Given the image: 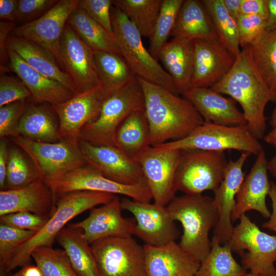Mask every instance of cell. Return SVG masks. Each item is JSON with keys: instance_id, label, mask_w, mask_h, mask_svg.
I'll return each mask as SVG.
<instances>
[{"instance_id": "1", "label": "cell", "mask_w": 276, "mask_h": 276, "mask_svg": "<svg viewBox=\"0 0 276 276\" xmlns=\"http://www.w3.org/2000/svg\"><path fill=\"white\" fill-rule=\"evenodd\" d=\"M136 77L144 94L151 146L182 139L203 124V118L187 99Z\"/></svg>"}, {"instance_id": "2", "label": "cell", "mask_w": 276, "mask_h": 276, "mask_svg": "<svg viewBox=\"0 0 276 276\" xmlns=\"http://www.w3.org/2000/svg\"><path fill=\"white\" fill-rule=\"evenodd\" d=\"M211 88L228 95L241 106L247 126L258 140L266 129L265 109L273 101L272 96L257 69L248 48H243L226 76Z\"/></svg>"}, {"instance_id": "3", "label": "cell", "mask_w": 276, "mask_h": 276, "mask_svg": "<svg viewBox=\"0 0 276 276\" xmlns=\"http://www.w3.org/2000/svg\"><path fill=\"white\" fill-rule=\"evenodd\" d=\"M58 196L54 210L45 224L0 266L1 276H6L15 268L29 265L32 251L40 246L52 245L58 234L68 221L88 210L110 201L116 195L105 192L78 191Z\"/></svg>"}, {"instance_id": "4", "label": "cell", "mask_w": 276, "mask_h": 276, "mask_svg": "<svg viewBox=\"0 0 276 276\" xmlns=\"http://www.w3.org/2000/svg\"><path fill=\"white\" fill-rule=\"evenodd\" d=\"M167 207L172 219L182 227L179 245L201 262L210 252L209 233L218 221L213 198L202 194H185L175 196Z\"/></svg>"}, {"instance_id": "5", "label": "cell", "mask_w": 276, "mask_h": 276, "mask_svg": "<svg viewBox=\"0 0 276 276\" xmlns=\"http://www.w3.org/2000/svg\"><path fill=\"white\" fill-rule=\"evenodd\" d=\"M144 109L143 90L135 77L107 96L99 116L83 127L78 138L92 145L116 147L115 136L119 126L133 112Z\"/></svg>"}, {"instance_id": "6", "label": "cell", "mask_w": 276, "mask_h": 276, "mask_svg": "<svg viewBox=\"0 0 276 276\" xmlns=\"http://www.w3.org/2000/svg\"><path fill=\"white\" fill-rule=\"evenodd\" d=\"M110 13L114 40L134 76L178 95L172 78L145 48L135 26L114 6Z\"/></svg>"}, {"instance_id": "7", "label": "cell", "mask_w": 276, "mask_h": 276, "mask_svg": "<svg viewBox=\"0 0 276 276\" xmlns=\"http://www.w3.org/2000/svg\"><path fill=\"white\" fill-rule=\"evenodd\" d=\"M155 146L181 151L236 150L256 155L263 150L246 124L225 126L204 122L182 139Z\"/></svg>"}, {"instance_id": "8", "label": "cell", "mask_w": 276, "mask_h": 276, "mask_svg": "<svg viewBox=\"0 0 276 276\" xmlns=\"http://www.w3.org/2000/svg\"><path fill=\"white\" fill-rule=\"evenodd\" d=\"M228 162L224 151L182 150L175 189L187 194L214 192L223 179Z\"/></svg>"}, {"instance_id": "9", "label": "cell", "mask_w": 276, "mask_h": 276, "mask_svg": "<svg viewBox=\"0 0 276 276\" xmlns=\"http://www.w3.org/2000/svg\"><path fill=\"white\" fill-rule=\"evenodd\" d=\"M228 243L232 251L241 257L246 270L261 276H276V235L263 232L244 214Z\"/></svg>"}, {"instance_id": "10", "label": "cell", "mask_w": 276, "mask_h": 276, "mask_svg": "<svg viewBox=\"0 0 276 276\" xmlns=\"http://www.w3.org/2000/svg\"><path fill=\"white\" fill-rule=\"evenodd\" d=\"M11 139L28 155L43 180L60 176L86 164L78 137L55 143L35 142L20 135Z\"/></svg>"}, {"instance_id": "11", "label": "cell", "mask_w": 276, "mask_h": 276, "mask_svg": "<svg viewBox=\"0 0 276 276\" xmlns=\"http://www.w3.org/2000/svg\"><path fill=\"white\" fill-rule=\"evenodd\" d=\"M132 236H111L90 244L101 276H147L144 246Z\"/></svg>"}, {"instance_id": "12", "label": "cell", "mask_w": 276, "mask_h": 276, "mask_svg": "<svg viewBox=\"0 0 276 276\" xmlns=\"http://www.w3.org/2000/svg\"><path fill=\"white\" fill-rule=\"evenodd\" d=\"M55 196L78 191L122 195L140 202H150L152 196L146 181L125 185L112 181L85 164L60 176L43 180Z\"/></svg>"}, {"instance_id": "13", "label": "cell", "mask_w": 276, "mask_h": 276, "mask_svg": "<svg viewBox=\"0 0 276 276\" xmlns=\"http://www.w3.org/2000/svg\"><path fill=\"white\" fill-rule=\"evenodd\" d=\"M181 151L150 146L136 158L154 203L167 206L175 197L174 182Z\"/></svg>"}, {"instance_id": "14", "label": "cell", "mask_w": 276, "mask_h": 276, "mask_svg": "<svg viewBox=\"0 0 276 276\" xmlns=\"http://www.w3.org/2000/svg\"><path fill=\"white\" fill-rule=\"evenodd\" d=\"M61 69L72 80L78 93L102 85L90 49L67 23L60 42Z\"/></svg>"}, {"instance_id": "15", "label": "cell", "mask_w": 276, "mask_h": 276, "mask_svg": "<svg viewBox=\"0 0 276 276\" xmlns=\"http://www.w3.org/2000/svg\"><path fill=\"white\" fill-rule=\"evenodd\" d=\"M122 210L131 213L134 217V235L145 244L159 246L175 241L179 232L167 206L155 203L143 202L124 198L121 200Z\"/></svg>"}, {"instance_id": "16", "label": "cell", "mask_w": 276, "mask_h": 276, "mask_svg": "<svg viewBox=\"0 0 276 276\" xmlns=\"http://www.w3.org/2000/svg\"><path fill=\"white\" fill-rule=\"evenodd\" d=\"M79 0H60L38 19L15 27L10 35L40 45L50 52L61 68L60 42L68 19Z\"/></svg>"}, {"instance_id": "17", "label": "cell", "mask_w": 276, "mask_h": 276, "mask_svg": "<svg viewBox=\"0 0 276 276\" xmlns=\"http://www.w3.org/2000/svg\"><path fill=\"white\" fill-rule=\"evenodd\" d=\"M79 142L86 164L108 179L125 185L146 181L139 163L117 147L92 145L79 139Z\"/></svg>"}, {"instance_id": "18", "label": "cell", "mask_w": 276, "mask_h": 276, "mask_svg": "<svg viewBox=\"0 0 276 276\" xmlns=\"http://www.w3.org/2000/svg\"><path fill=\"white\" fill-rule=\"evenodd\" d=\"M250 154L243 153L236 160H229L224 172L223 179L214 192L213 203L218 215L212 241L220 244L228 243L234 227L232 215L236 204V196L244 179L243 168Z\"/></svg>"}, {"instance_id": "19", "label": "cell", "mask_w": 276, "mask_h": 276, "mask_svg": "<svg viewBox=\"0 0 276 276\" xmlns=\"http://www.w3.org/2000/svg\"><path fill=\"white\" fill-rule=\"evenodd\" d=\"M193 43V67L190 88H211L229 72L236 57L219 41L195 39Z\"/></svg>"}, {"instance_id": "20", "label": "cell", "mask_w": 276, "mask_h": 276, "mask_svg": "<svg viewBox=\"0 0 276 276\" xmlns=\"http://www.w3.org/2000/svg\"><path fill=\"white\" fill-rule=\"evenodd\" d=\"M108 95L101 85L75 94L64 102L51 105L58 118L61 139L78 137L83 127L99 116Z\"/></svg>"}, {"instance_id": "21", "label": "cell", "mask_w": 276, "mask_h": 276, "mask_svg": "<svg viewBox=\"0 0 276 276\" xmlns=\"http://www.w3.org/2000/svg\"><path fill=\"white\" fill-rule=\"evenodd\" d=\"M268 162L263 150L257 155L236 196L232 222L240 219L247 211L250 210L258 212L265 218L270 217L271 212L266 204V197L271 188L268 177Z\"/></svg>"}, {"instance_id": "22", "label": "cell", "mask_w": 276, "mask_h": 276, "mask_svg": "<svg viewBox=\"0 0 276 276\" xmlns=\"http://www.w3.org/2000/svg\"><path fill=\"white\" fill-rule=\"evenodd\" d=\"M122 210L121 200L116 196L110 201L91 209L82 221L72 224L81 229L89 244L109 237L134 235L135 224L123 217Z\"/></svg>"}, {"instance_id": "23", "label": "cell", "mask_w": 276, "mask_h": 276, "mask_svg": "<svg viewBox=\"0 0 276 276\" xmlns=\"http://www.w3.org/2000/svg\"><path fill=\"white\" fill-rule=\"evenodd\" d=\"M147 276H194L201 262L175 241L164 245H143Z\"/></svg>"}, {"instance_id": "24", "label": "cell", "mask_w": 276, "mask_h": 276, "mask_svg": "<svg viewBox=\"0 0 276 276\" xmlns=\"http://www.w3.org/2000/svg\"><path fill=\"white\" fill-rule=\"evenodd\" d=\"M55 196L39 178L25 187L0 191V216L30 212L50 217L55 206Z\"/></svg>"}, {"instance_id": "25", "label": "cell", "mask_w": 276, "mask_h": 276, "mask_svg": "<svg viewBox=\"0 0 276 276\" xmlns=\"http://www.w3.org/2000/svg\"><path fill=\"white\" fill-rule=\"evenodd\" d=\"M7 51L9 68L23 82L35 101L54 105L66 101L75 95L60 82L33 68L9 47Z\"/></svg>"}, {"instance_id": "26", "label": "cell", "mask_w": 276, "mask_h": 276, "mask_svg": "<svg viewBox=\"0 0 276 276\" xmlns=\"http://www.w3.org/2000/svg\"><path fill=\"white\" fill-rule=\"evenodd\" d=\"M195 107L204 123L225 126L246 124L235 100L222 96L209 87H192L182 94ZM247 125V124H246Z\"/></svg>"}, {"instance_id": "27", "label": "cell", "mask_w": 276, "mask_h": 276, "mask_svg": "<svg viewBox=\"0 0 276 276\" xmlns=\"http://www.w3.org/2000/svg\"><path fill=\"white\" fill-rule=\"evenodd\" d=\"M7 44L33 68L60 82L74 94H78L71 78L60 68L54 56L44 48L34 42L11 35Z\"/></svg>"}, {"instance_id": "28", "label": "cell", "mask_w": 276, "mask_h": 276, "mask_svg": "<svg viewBox=\"0 0 276 276\" xmlns=\"http://www.w3.org/2000/svg\"><path fill=\"white\" fill-rule=\"evenodd\" d=\"M170 36L191 40L219 41L207 10L198 0H184Z\"/></svg>"}, {"instance_id": "29", "label": "cell", "mask_w": 276, "mask_h": 276, "mask_svg": "<svg viewBox=\"0 0 276 276\" xmlns=\"http://www.w3.org/2000/svg\"><path fill=\"white\" fill-rule=\"evenodd\" d=\"M193 58V40L180 37H173L159 53L158 59L172 78L179 94L190 88Z\"/></svg>"}, {"instance_id": "30", "label": "cell", "mask_w": 276, "mask_h": 276, "mask_svg": "<svg viewBox=\"0 0 276 276\" xmlns=\"http://www.w3.org/2000/svg\"><path fill=\"white\" fill-rule=\"evenodd\" d=\"M59 120L51 105H26L19 124V135L38 142L55 143L61 139Z\"/></svg>"}, {"instance_id": "31", "label": "cell", "mask_w": 276, "mask_h": 276, "mask_svg": "<svg viewBox=\"0 0 276 276\" xmlns=\"http://www.w3.org/2000/svg\"><path fill=\"white\" fill-rule=\"evenodd\" d=\"M56 240L79 276H101L90 244L84 238L81 229L71 224L60 231Z\"/></svg>"}, {"instance_id": "32", "label": "cell", "mask_w": 276, "mask_h": 276, "mask_svg": "<svg viewBox=\"0 0 276 276\" xmlns=\"http://www.w3.org/2000/svg\"><path fill=\"white\" fill-rule=\"evenodd\" d=\"M115 140L116 147L135 160L151 146L145 109L133 112L123 121L116 131Z\"/></svg>"}, {"instance_id": "33", "label": "cell", "mask_w": 276, "mask_h": 276, "mask_svg": "<svg viewBox=\"0 0 276 276\" xmlns=\"http://www.w3.org/2000/svg\"><path fill=\"white\" fill-rule=\"evenodd\" d=\"M67 24L94 51L108 52L121 55L114 38L84 10L77 7L71 14Z\"/></svg>"}, {"instance_id": "34", "label": "cell", "mask_w": 276, "mask_h": 276, "mask_svg": "<svg viewBox=\"0 0 276 276\" xmlns=\"http://www.w3.org/2000/svg\"><path fill=\"white\" fill-rule=\"evenodd\" d=\"M94 55L99 77L107 94L123 87L135 77L121 55L94 51Z\"/></svg>"}, {"instance_id": "35", "label": "cell", "mask_w": 276, "mask_h": 276, "mask_svg": "<svg viewBox=\"0 0 276 276\" xmlns=\"http://www.w3.org/2000/svg\"><path fill=\"white\" fill-rule=\"evenodd\" d=\"M247 48L273 101L276 100V32L267 30L259 40Z\"/></svg>"}, {"instance_id": "36", "label": "cell", "mask_w": 276, "mask_h": 276, "mask_svg": "<svg viewBox=\"0 0 276 276\" xmlns=\"http://www.w3.org/2000/svg\"><path fill=\"white\" fill-rule=\"evenodd\" d=\"M163 0H112L135 26L142 36H152Z\"/></svg>"}, {"instance_id": "37", "label": "cell", "mask_w": 276, "mask_h": 276, "mask_svg": "<svg viewBox=\"0 0 276 276\" xmlns=\"http://www.w3.org/2000/svg\"><path fill=\"white\" fill-rule=\"evenodd\" d=\"M211 249L201 262L196 276H244L246 270L234 259L229 243L211 241Z\"/></svg>"}, {"instance_id": "38", "label": "cell", "mask_w": 276, "mask_h": 276, "mask_svg": "<svg viewBox=\"0 0 276 276\" xmlns=\"http://www.w3.org/2000/svg\"><path fill=\"white\" fill-rule=\"evenodd\" d=\"M212 20L219 42L236 57L241 51L237 20L225 8L223 0H202Z\"/></svg>"}, {"instance_id": "39", "label": "cell", "mask_w": 276, "mask_h": 276, "mask_svg": "<svg viewBox=\"0 0 276 276\" xmlns=\"http://www.w3.org/2000/svg\"><path fill=\"white\" fill-rule=\"evenodd\" d=\"M39 178L35 166L25 152L15 144L9 146L5 190L25 187Z\"/></svg>"}, {"instance_id": "40", "label": "cell", "mask_w": 276, "mask_h": 276, "mask_svg": "<svg viewBox=\"0 0 276 276\" xmlns=\"http://www.w3.org/2000/svg\"><path fill=\"white\" fill-rule=\"evenodd\" d=\"M31 258L43 276H79L63 249L52 245L40 246L32 251Z\"/></svg>"}, {"instance_id": "41", "label": "cell", "mask_w": 276, "mask_h": 276, "mask_svg": "<svg viewBox=\"0 0 276 276\" xmlns=\"http://www.w3.org/2000/svg\"><path fill=\"white\" fill-rule=\"evenodd\" d=\"M184 0H163L153 34L149 39L148 51L158 60L159 53L167 42Z\"/></svg>"}, {"instance_id": "42", "label": "cell", "mask_w": 276, "mask_h": 276, "mask_svg": "<svg viewBox=\"0 0 276 276\" xmlns=\"http://www.w3.org/2000/svg\"><path fill=\"white\" fill-rule=\"evenodd\" d=\"M37 232L0 224V266L10 258L15 251Z\"/></svg>"}, {"instance_id": "43", "label": "cell", "mask_w": 276, "mask_h": 276, "mask_svg": "<svg viewBox=\"0 0 276 276\" xmlns=\"http://www.w3.org/2000/svg\"><path fill=\"white\" fill-rule=\"evenodd\" d=\"M237 22L239 42L242 49L257 42L267 31L266 20L257 15L241 14Z\"/></svg>"}, {"instance_id": "44", "label": "cell", "mask_w": 276, "mask_h": 276, "mask_svg": "<svg viewBox=\"0 0 276 276\" xmlns=\"http://www.w3.org/2000/svg\"><path fill=\"white\" fill-rule=\"evenodd\" d=\"M25 101H18L0 107V137L19 135V124L26 107Z\"/></svg>"}, {"instance_id": "45", "label": "cell", "mask_w": 276, "mask_h": 276, "mask_svg": "<svg viewBox=\"0 0 276 276\" xmlns=\"http://www.w3.org/2000/svg\"><path fill=\"white\" fill-rule=\"evenodd\" d=\"M31 94L23 82L17 76H0V107L18 101H26Z\"/></svg>"}, {"instance_id": "46", "label": "cell", "mask_w": 276, "mask_h": 276, "mask_svg": "<svg viewBox=\"0 0 276 276\" xmlns=\"http://www.w3.org/2000/svg\"><path fill=\"white\" fill-rule=\"evenodd\" d=\"M112 6L110 0H79L78 8L84 10L114 39L110 13Z\"/></svg>"}, {"instance_id": "47", "label": "cell", "mask_w": 276, "mask_h": 276, "mask_svg": "<svg viewBox=\"0 0 276 276\" xmlns=\"http://www.w3.org/2000/svg\"><path fill=\"white\" fill-rule=\"evenodd\" d=\"M49 218L30 212H18L1 216L0 222L19 229L38 232Z\"/></svg>"}, {"instance_id": "48", "label": "cell", "mask_w": 276, "mask_h": 276, "mask_svg": "<svg viewBox=\"0 0 276 276\" xmlns=\"http://www.w3.org/2000/svg\"><path fill=\"white\" fill-rule=\"evenodd\" d=\"M58 1L19 0L16 22L22 25L35 20L50 10Z\"/></svg>"}, {"instance_id": "49", "label": "cell", "mask_w": 276, "mask_h": 276, "mask_svg": "<svg viewBox=\"0 0 276 276\" xmlns=\"http://www.w3.org/2000/svg\"><path fill=\"white\" fill-rule=\"evenodd\" d=\"M15 23L11 21H2L0 22V64L1 73L8 70L6 63L8 65L7 51V39L11 31L15 28Z\"/></svg>"}, {"instance_id": "50", "label": "cell", "mask_w": 276, "mask_h": 276, "mask_svg": "<svg viewBox=\"0 0 276 276\" xmlns=\"http://www.w3.org/2000/svg\"><path fill=\"white\" fill-rule=\"evenodd\" d=\"M241 14L255 15L267 19L268 15V0H242Z\"/></svg>"}, {"instance_id": "51", "label": "cell", "mask_w": 276, "mask_h": 276, "mask_svg": "<svg viewBox=\"0 0 276 276\" xmlns=\"http://www.w3.org/2000/svg\"><path fill=\"white\" fill-rule=\"evenodd\" d=\"M9 146L6 138L0 140V188L4 190L8 163Z\"/></svg>"}, {"instance_id": "52", "label": "cell", "mask_w": 276, "mask_h": 276, "mask_svg": "<svg viewBox=\"0 0 276 276\" xmlns=\"http://www.w3.org/2000/svg\"><path fill=\"white\" fill-rule=\"evenodd\" d=\"M19 0H0V18L3 21L16 22Z\"/></svg>"}, {"instance_id": "53", "label": "cell", "mask_w": 276, "mask_h": 276, "mask_svg": "<svg viewBox=\"0 0 276 276\" xmlns=\"http://www.w3.org/2000/svg\"><path fill=\"white\" fill-rule=\"evenodd\" d=\"M271 188L269 196L271 200L272 212L268 220L262 224V227L276 232V183L270 181Z\"/></svg>"}, {"instance_id": "54", "label": "cell", "mask_w": 276, "mask_h": 276, "mask_svg": "<svg viewBox=\"0 0 276 276\" xmlns=\"http://www.w3.org/2000/svg\"><path fill=\"white\" fill-rule=\"evenodd\" d=\"M268 8L267 30L276 32V0H268Z\"/></svg>"}, {"instance_id": "55", "label": "cell", "mask_w": 276, "mask_h": 276, "mask_svg": "<svg viewBox=\"0 0 276 276\" xmlns=\"http://www.w3.org/2000/svg\"><path fill=\"white\" fill-rule=\"evenodd\" d=\"M241 2L242 0H223L227 12L236 20L241 14Z\"/></svg>"}, {"instance_id": "56", "label": "cell", "mask_w": 276, "mask_h": 276, "mask_svg": "<svg viewBox=\"0 0 276 276\" xmlns=\"http://www.w3.org/2000/svg\"><path fill=\"white\" fill-rule=\"evenodd\" d=\"M12 276H43L39 268L36 265H26Z\"/></svg>"}, {"instance_id": "57", "label": "cell", "mask_w": 276, "mask_h": 276, "mask_svg": "<svg viewBox=\"0 0 276 276\" xmlns=\"http://www.w3.org/2000/svg\"><path fill=\"white\" fill-rule=\"evenodd\" d=\"M264 141L273 146L276 149V126L266 135L263 137Z\"/></svg>"}, {"instance_id": "58", "label": "cell", "mask_w": 276, "mask_h": 276, "mask_svg": "<svg viewBox=\"0 0 276 276\" xmlns=\"http://www.w3.org/2000/svg\"><path fill=\"white\" fill-rule=\"evenodd\" d=\"M268 171L276 179V155L268 161Z\"/></svg>"}, {"instance_id": "59", "label": "cell", "mask_w": 276, "mask_h": 276, "mask_svg": "<svg viewBox=\"0 0 276 276\" xmlns=\"http://www.w3.org/2000/svg\"><path fill=\"white\" fill-rule=\"evenodd\" d=\"M270 124L272 128L276 126V107L271 114Z\"/></svg>"}, {"instance_id": "60", "label": "cell", "mask_w": 276, "mask_h": 276, "mask_svg": "<svg viewBox=\"0 0 276 276\" xmlns=\"http://www.w3.org/2000/svg\"><path fill=\"white\" fill-rule=\"evenodd\" d=\"M244 276H261V275L256 274L252 273L251 272H249V273H247Z\"/></svg>"}, {"instance_id": "61", "label": "cell", "mask_w": 276, "mask_h": 276, "mask_svg": "<svg viewBox=\"0 0 276 276\" xmlns=\"http://www.w3.org/2000/svg\"><path fill=\"white\" fill-rule=\"evenodd\" d=\"M194 276H196V275H194Z\"/></svg>"}]
</instances>
